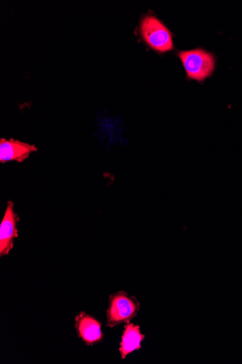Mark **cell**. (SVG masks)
<instances>
[{"instance_id":"6da1fadb","label":"cell","mask_w":242,"mask_h":364,"mask_svg":"<svg viewBox=\"0 0 242 364\" xmlns=\"http://www.w3.org/2000/svg\"><path fill=\"white\" fill-rule=\"evenodd\" d=\"M141 310L135 296L121 291L110 296L107 309V327L114 328L121 323H128Z\"/></svg>"},{"instance_id":"7a4b0ae2","label":"cell","mask_w":242,"mask_h":364,"mask_svg":"<svg viewBox=\"0 0 242 364\" xmlns=\"http://www.w3.org/2000/svg\"><path fill=\"white\" fill-rule=\"evenodd\" d=\"M179 55L188 77L192 80L202 81L210 77L214 70V58L205 50L182 51Z\"/></svg>"},{"instance_id":"3957f363","label":"cell","mask_w":242,"mask_h":364,"mask_svg":"<svg viewBox=\"0 0 242 364\" xmlns=\"http://www.w3.org/2000/svg\"><path fill=\"white\" fill-rule=\"evenodd\" d=\"M141 34L153 50L165 53L174 48L169 30L155 17H145L141 24Z\"/></svg>"},{"instance_id":"277c9868","label":"cell","mask_w":242,"mask_h":364,"mask_svg":"<svg viewBox=\"0 0 242 364\" xmlns=\"http://www.w3.org/2000/svg\"><path fill=\"white\" fill-rule=\"evenodd\" d=\"M18 221L19 218L14 210V204L9 201L0 225V256L8 255L13 249L14 240L18 236L17 229Z\"/></svg>"},{"instance_id":"5b68a950","label":"cell","mask_w":242,"mask_h":364,"mask_svg":"<svg viewBox=\"0 0 242 364\" xmlns=\"http://www.w3.org/2000/svg\"><path fill=\"white\" fill-rule=\"evenodd\" d=\"M101 327V323L99 321L84 311L75 318L77 336L88 346H93L103 340Z\"/></svg>"},{"instance_id":"8992f818","label":"cell","mask_w":242,"mask_h":364,"mask_svg":"<svg viewBox=\"0 0 242 364\" xmlns=\"http://www.w3.org/2000/svg\"><path fill=\"white\" fill-rule=\"evenodd\" d=\"M35 146L30 145L13 139L0 140V161H16L22 162L26 160L32 152L37 151Z\"/></svg>"},{"instance_id":"52a82bcc","label":"cell","mask_w":242,"mask_h":364,"mask_svg":"<svg viewBox=\"0 0 242 364\" xmlns=\"http://www.w3.org/2000/svg\"><path fill=\"white\" fill-rule=\"evenodd\" d=\"M145 336L141 332V327L133 323H127L125 326L122 341L120 343L119 351L121 358L125 359L126 356L134 350L141 349V343L144 341Z\"/></svg>"}]
</instances>
